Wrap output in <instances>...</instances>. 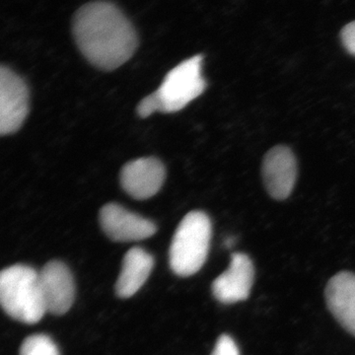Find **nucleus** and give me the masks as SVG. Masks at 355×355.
Returning <instances> with one entry per match:
<instances>
[{
    "mask_svg": "<svg viewBox=\"0 0 355 355\" xmlns=\"http://www.w3.org/2000/svg\"><path fill=\"white\" fill-rule=\"evenodd\" d=\"M72 30L83 57L107 71L128 62L139 44L130 21L110 2H91L80 7L74 14Z\"/></svg>",
    "mask_w": 355,
    "mask_h": 355,
    "instance_id": "1",
    "label": "nucleus"
},
{
    "mask_svg": "<svg viewBox=\"0 0 355 355\" xmlns=\"http://www.w3.org/2000/svg\"><path fill=\"white\" fill-rule=\"evenodd\" d=\"M0 306L21 323L36 324L46 314L39 272L24 265L0 272Z\"/></svg>",
    "mask_w": 355,
    "mask_h": 355,
    "instance_id": "2",
    "label": "nucleus"
},
{
    "mask_svg": "<svg viewBox=\"0 0 355 355\" xmlns=\"http://www.w3.org/2000/svg\"><path fill=\"white\" fill-rule=\"evenodd\" d=\"M211 239V221L202 211H191L180 222L169 251L173 272L180 277L197 273L207 261Z\"/></svg>",
    "mask_w": 355,
    "mask_h": 355,
    "instance_id": "3",
    "label": "nucleus"
},
{
    "mask_svg": "<svg viewBox=\"0 0 355 355\" xmlns=\"http://www.w3.org/2000/svg\"><path fill=\"white\" fill-rule=\"evenodd\" d=\"M200 55L184 60L168 72L160 87L155 91L160 112L176 113L197 99L207 88L202 74Z\"/></svg>",
    "mask_w": 355,
    "mask_h": 355,
    "instance_id": "4",
    "label": "nucleus"
},
{
    "mask_svg": "<svg viewBox=\"0 0 355 355\" xmlns=\"http://www.w3.org/2000/svg\"><path fill=\"white\" fill-rule=\"evenodd\" d=\"M29 89L12 69L0 65V137L17 132L29 113Z\"/></svg>",
    "mask_w": 355,
    "mask_h": 355,
    "instance_id": "5",
    "label": "nucleus"
},
{
    "mask_svg": "<svg viewBox=\"0 0 355 355\" xmlns=\"http://www.w3.org/2000/svg\"><path fill=\"white\" fill-rule=\"evenodd\" d=\"M103 231L114 242H132L147 239L157 231L149 219L133 214L118 203H108L100 210Z\"/></svg>",
    "mask_w": 355,
    "mask_h": 355,
    "instance_id": "6",
    "label": "nucleus"
},
{
    "mask_svg": "<svg viewBox=\"0 0 355 355\" xmlns=\"http://www.w3.org/2000/svg\"><path fill=\"white\" fill-rule=\"evenodd\" d=\"M39 279L46 312L65 314L76 297V286L69 268L62 261H50L39 272Z\"/></svg>",
    "mask_w": 355,
    "mask_h": 355,
    "instance_id": "7",
    "label": "nucleus"
},
{
    "mask_svg": "<svg viewBox=\"0 0 355 355\" xmlns=\"http://www.w3.org/2000/svg\"><path fill=\"white\" fill-rule=\"evenodd\" d=\"M166 177L164 165L155 157H144L130 161L121 172L123 190L135 200L154 197L162 188Z\"/></svg>",
    "mask_w": 355,
    "mask_h": 355,
    "instance_id": "8",
    "label": "nucleus"
},
{
    "mask_svg": "<svg viewBox=\"0 0 355 355\" xmlns=\"http://www.w3.org/2000/svg\"><path fill=\"white\" fill-rule=\"evenodd\" d=\"M263 178L266 191L275 200H286L291 195L297 178V162L291 148L277 146L266 154Z\"/></svg>",
    "mask_w": 355,
    "mask_h": 355,
    "instance_id": "9",
    "label": "nucleus"
},
{
    "mask_svg": "<svg viewBox=\"0 0 355 355\" xmlns=\"http://www.w3.org/2000/svg\"><path fill=\"white\" fill-rule=\"evenodd\" d=\"M254 275L251 259L245 254H233L227 270L212 284V293L223 304L246 300L251 293Z\"/></svg>",
    "mask_w": 355,
    "mask_h": 355,
    "instance_id": "10",
    "label": "nucleus"
},
{
    "mask_svg": "<svg viewBox=\"0 0 355 355\" xmlns=\"http://www.w3.org/2000/svg\"><path fill=\"white\" fill-rule=\"evenodd\" d=\"M324 294L336 321L355 336V273H336L328 282Z\"/></svg>",
    "mask_w": 355,
    "mask_h": 355,
    "instance_id": "11",
    "label": "nucleus"
},
{
    "mask_svg": "<svg viewBox=\"0 0 355 355\" xmlns=\"http://www.w3.org/2000/svg\"><path fill=\"white\" fill-rule=\"evenodd\" d=\"M154 266L153 257L141 248H132L125 254L118 282L116 295L130 298L144 286Z\"/></svg>",
    "mask_w": 355,
    "mask_h": 355,
    "instance_id": "12",
    "label": "nucleus"
},
{
    "mask_svg": "<svg viewBox=\"0 0 355 355\" xmlns=\"http://www.w3.org/2000/svg\"><path fill=\"white\" fill-rule=\"evenodd\" d=\"M20 355H60L55 343L44 335H34L26 338Z\"/></svg>",
    "mask_w": 355,
    "mask_h": 355,
    "instance_id": "13",
    "label": "nucleus"
},
{
    "mask_svg": "<svg viewBox=\"0 0 355 355\" xmlns=\"http://www.w3.org/2000/svg\"><path fill=\"white\" fill-rule=\"evenodd\" d=\"M211 355H240V352L230 336L222 335L217 340Z\"/></svg>",
    "mask_w": 355,
    "mask_h": 355,
    "instance_id": "14",
    "label": "nucleus"
},
{
    "mask_svg": "<svg viewBox=\"0 0 355 355\" xmlns=\"http://www.w3.org/2000/svg\"><path fill=\"white\" fill-rule=\"evenodd\" d=\"M137 114L142 119L148 118L156 112H160V105H159L155 93L144 98L137 106Z\"/></svg>",
    "mask_w": 355,
    "mask_h": 355,
    "instance_id": "15",
    "label": "nucleus"
},
{
    "mask_svg": "<svg viewBox=\"0 0 355 355\" xmlns=\"http://www.w3.org/2000/svg\"><path fill=\"white\" fill-rule=\"evenodd\" d=\"M340 36L345 50L355 57V21L343 27Z\"/></svg>",
    "mask_w": 355,
    "mask_h": 355,
    "instance_id": "16",
    "label": "nucleus"
},
{
    "mask_svg": "<svg viewBox=\"0 0 355 355\" xmlns=\"http://www.w3.org/2000/svg\"><path fill=\"white\" fill-rule=\"evenodd\" d=\"M233 243H234L233 238L229 237L228 239L226 240L225 243H224V245L227 248H231L233 246Z\"/></svg>",
    "mask_w": 355,
    "mask_h": 355,
    "instance_id": "17",
    "label": "nucleus"
}]
</instances>
